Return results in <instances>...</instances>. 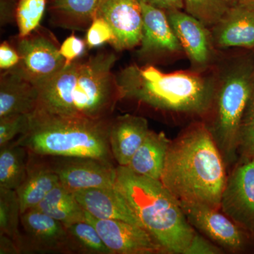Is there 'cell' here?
<instances>
[{"label": "cell", "mask_w": 254, "mask_h": 254, "mask_svg": "<svg viewBox=\"0 0 254 254\" xmlns=\"http://www.w3.org/2000/svg\"><path fill=\"white\" fill-rule=\"evenodd\" d=\"M21 60L17 50H14L7 42H4L0 46V68L1 69H10L18 64Z\"/></svg>", "instance_id": "cell-34"}, {"label": "cell", "mask_w": 254, "mask_h": 254, "mask_svg": "<svg viewBox=\"0 0 254 254\" xmlns=\"http://www.w3.org/2000/svg\"><path fill=\"white\" fill-rule=\"evenodd\" d=\"M96 16L104 18L113 30L114 40L110 44L115 49L130 50L141 44L143 16L136 0H107Z\"/></svg>", "instance_id": "cell-14"}, {"label": "cell", "mask_w": 254, "mask_h": 254, "mask_svg": "<svg viewBox=\"0 0 254 254\" xmlns=\"http://www.w3.org/2000/svg\"><path fill=\"white\" fill-rule=\"evenodd\" d=\"M115 186L125 195L142 226L167 254H185L195 234L183 210L160 180L115 168Z\"/></svg>", "instance_id": "cell-5"}, {"label": "cell", "mask_w": 254, "mask_h": 254, "mask_svg": "<svg viewBox=\"0 0 254 254\" xmlns=\"http://www.w3.org/2000/svg\"></svg>", "instance_id": "cell-37"}, {"label": "cell", "mask_w": 254, "mask_h": 254, "mask_svg": "<svg viewBox=\"0 0 254 254\" xmlns=\"http://www.w3.org/2000/svg\"><path fill=\"white\" fill-rule=\"evenodd\" d=\"M180 205L190 225L225 252L236 254L247 250L252 235L221 210L201 204Z\"/></svg>", "instance_id": "cell-7"}, {"label": "cell", "mask_w": 254, "mask_h": 254, "mask_svg": "<svg viewBox=\"0 0 254 254\" xmlns=\"http://www.w3.org/2000/svg\"><path fill=\"white\" fill-rule=\"evenodd\" d=\"M38 103L36 85L16 65L1 74L0 81V118L26 114L36 110Z\"/></svg>", "instance_id": "cell-18"}, {"label": "cell", "mask_w": 254, "mask_h": 254, "mask_svg": "<svg viewBox=\"0 0 254 254\" xmlns=\"http://www.w3.org/2000/svg\"><path fill=\"white\" fill-rule=\"evenodd\" d=\"M73 193L85 211L95 218L121 220L143 227L125 195L116 186L88 189Z\"/></svg>", "instance_id": "cell-17"}, {"label": "cell", "mask_w": 254, "mask_h": 254, "mask_svg": "<svg viewBox=\"0 0 254 254\" xmlns=\"http://www.w3.org/2000/svg\"><path fill=\"white\" fill-rule=\"evenodd\" d=\"M65 226L86 220V211L74 193L58 185L50 190L36 208Z\"/></svg>", "instance_id": "cell-22"}, {"label": "cell", "mask_w": 254, "mask_h": 254, "mask_svg": "<svg viewBox=\"0 0 254 254\" xmlns=\"http://www.w3.org/2000/svg\"><path fill=\"white\" fill-rule=\"evenodd\" d=\"M239 155L242 158L254 156V88L241 124Z\"/></svg>", "instance_id": "cell-29"}, {"label": "cell", "mask_w": 254, "mask_h": 254, "mask_svg": "<svg viewBox=\"0 0 254 254\" xmlns=\"http://www.w3.org/2000/svg\"><path fill=\"white\" fill-rule=\"evenodd\" d=\"M17 51L21 58L18 66L36 85L53 77L65 65L60 48L41 35L20 38Z\"/></svg>", "instance_id": "cell-13"}, {"label": "cell", "mask_w": 254, "mask_h": 254, "mask_svg": "<svg viewBox=\"0 0 254 254\" xmlns=\"http://www.w3.org/2000/svg\"><path fill=\"white\" fill-rule=\"evenodd\" d=\"M253 1H254V0H253Z\"/></svg>", "instance_id": "cell-38"}, {"label": "cell", "mask_w": 254, "mask_h": 254, "mask_svg": "<svg viewBox=\"0 0 254 254\" xmlns=\"http://www.w3.org/2000/svg\"><path fill=\"white\" fill-rule=\"evenodd\" d=\"M84 49L85 43L83 40L73 34L66 38L60 48V53L65 60L64 66L71 64L81 56Z\"/></svg>", "instance_id": "cell-32"}, {"label": "cell", "mask_w": 254, "mask_h": 254, "mask_svg": "<svg viewBox=\"0 0 254 254\" xmlns=\"http://www.w3.org/2000/svg\"><path fill=\"white\" fill-rule=\"evenodd\" d=\"M66 227L74 253L113 254L89 222L81 221Z\"/></svg>", "instance_id": "cell-25"}, {"label": "cell", "mask_w": 254, "mask_h": 254, "mask_svg": "<svg viewBox=\"0 0 254 254\" xmlns=\"http://www.w3.org/2000/svg\"><path fill=\"white\" fill-rule=\"evenodd\" d=\"M226 169L208 126L196 123L170 142L160 181L179 203L220 210Z\"/></svg>", "instance_id": "cell-1"}, {"label": "cell", "mask_w": 254, "mask_h": 254, "mask_svg": "<svg viewBox=\"0 0 254 254\" xmlns=\"http://www.w3.org/2000/svg\"><path fill=\"white\" fill-rule=\"evenodd\" d=\"M108 118H74L36 109L27 130L14 144L40 156L86 157L113 164Z\"/></svg>", "instance_id": "cell-4"}, {"label": "cell", "mask_w": 254, "mask_h": 254, "mask_svg": "<svg viewBox=\"0 0 254 254\" xmlns=\"http://www.w3.org/2000/svg\"><path fill=\"white\" fill-rule=\"evenodd\" d=\"M117 80L121 99L169 113L206 115L211 111L216 92L213 78L188 71L164 73L153 66H127Z\"/></svg>", "instance_id": "cell-3"}, {"label": "cell", "mask_w": 254, "mask_h": 254, "mask_svg": "<svg viewBox=\"0 0 254 254\" xmlns=\"http://www.w3.org/2000/svg\"><path fill=\"white\" fill-rule=\"evenodd\" d=\"M254 61H239L227 68L218 82L208 127L227 168L239 156L241 124L254 88Z\"/></svg>", "instance_id": "cell-6"}, {"label": "cell", "mask_w": 254, "mask_h": 254, "mask_svg": "<svg viewBox=\"0 0 254 254\" xmlns=\"http://www.w3.org/2000/svg\"><path fill=\"white\" fill-rule=\"evenodd\" d=\"M107 0H54L55 11L74 20L93 21Z\"/></svg>", "instance_id": "cell-28"}, {"label": "cell", "mask_w": 254, "mask_h": 254, "mask_svg": "<svg viewBox=\"0 0 254 254\" xmlns=\"http://www.w3.org/2000/svg\"><path fill=\"white\" fill-rule=\"evenodd\" d=\"M21 254V251L13 239L0 234V254Z\"/></svg>", "instance_id": "cell-36"}, {"label": "cell", "mask_w": 254, "mask_h": 254, "mask_svg": "<svg viewBox=\"0 0 254 254\" xmlns=\"http://www.w3.org/2000/svg\"><path fill=\"white\" fill-rule=\"evenodd\" d=\"M46 6V0H18L15 17L20 38L29 36L39 26Z\"/></svg>", "instance_id": "cell-27"}, {"label": "cell", "mask_w": 254, "mask_h": 254, "mask_svg": "<svg viewBox=\"0 0 254 254\" xmlns=\"http://www.w3.org/2000/svg\"><path fill=\"white\" fill-rule=\"evenodd\" d=\"M60 184L58 175L50 168L46 157L28 153L26 178L16 190L21 214L36 208L50 190Z\"/></svg>", "instance_id": "cell-20"}, {"label": "cell", "mask_w": 254, "mask_h": 254, "mask_svg": "<svg viewBox=\"0 0 254 254\" xmlns=\"http://www.w3.org/2000/svg\"><path fill=\"white\" fill-rule=\"evenodd\" d=\"M21 216L16 190L0 187V234L13 239L22 253L23 235L19 231Z\"/></svg>", "instance_id": "cell-24"}, {"label": "cell", "mask_w": 254, "mask_h": 254, "mask_svg": "<svg viewBox=\"0 0 254 254\" xmlns=\"http://www.w3.org/2000/svg\"><path fill=\"white\" fill-rule=\"evenodd\" d=\"M143 117L125 115L112 120L109 131L110 149L120 166H128L132 157L150 131Z\"/></svg>", "instance_id": "cell-19"}, {"label": "cell", "mask_w": 254, "mask_h": 254, "mask_svg": "<svg viewBox=\"0 0 254 254\" xmlns=\"http://www.w3.org/2000/svg\"><path fill=\"white\" fill-rule=\"evenodd\" d=\"M233 0H184L185 11L211 29L220 21Z\"/></svg>", "instance_id": "cell-26"}, {"label": "cell", "mask_w": 254, "mask_h": 254, "mask_svg": "<svg viewBox=\"0 0 254 254\" xmlns=\"http://www.w3.org/2000/svg\"><path fill=\"white\" fill-rule=\"evenodd\" d=\"M220 210L254 237V156L242 158L227 176Z\"/></svg>", "instance_id": "cell-8"}, {"label": "cell", "mask_w": 254, "mask_h": 254, "mask_svg": "<svg viewBox=\"0 0 254 254\" xmlns=\"http://www.w3.org/2000/svg\"><path fill=\"white\" fill-rule=\"evenodd\" d=\"M166 13L192 66L196 69L208 68L215 55L211 31L199 20L182 9L169 10Z\"/></svg>", "instance_id": "cell-12"}, {"label": "cell", "mask_w": 254, "mask_h": 254, "mask_svg": "<svg viewBox=\"0 0 254 254\" xmlns=\"http://www.w3.org/2000/svg\"><path fill=\"white\" fill-rule=\"evenodd\" d=\"M60 183L69 191L115 187L116 171L113 164L86 157L44 156Z\"/></svg>", "instance_id": "cell-9"}, {"label": "cell", "mask_w": 254, "mask_h": 254, "mask_svg": "<svg viewBox=\"0 0 254 254\" xmlns=\"http://www.w3.org/2000/svg\"><path fill=\"white\" fill-rule=\"evenodd\" d=\"M170 142L163 132L150 130L127 167L137 175L160 180Z\"/></svg>", "instance_id": "cell-21"}, {"label": "cell", "mask_w": 254, "mask_h": 254, "mask_svg": "<svg viewBox=\"0 0 254 254\" xmlns=\"http://www.w3.org/2000/svg\"><path fill=\"white\" fill-rule=\"evenodd\" d=\"M117 58L100 53L73 62L55 76L36 85L37 109L63 116L108 118L121 100L117 76L112 72Z\"/></svg>", "instance_id": "cell-2"}, {"label": "cell", "mask_w": 254, "mask_h": 254, "mask_svg": "<svg viewBox=\"0 0 254 254\" xmlns=\"http://www.w3.org/2000/svg\"><path fill=\"white\" fill-rule=\"evenodd\" d=\"M113 40V32L110 25L104 18L96 16L87 32V45L90 48H93L101 46L103 43H111Z\"/></svg>", "instance_id": "cell-31"}, {"label": "cell", "mask_w": 254, "mask_h": 254, "mask_svg": "<svg viewBox=\"0 0 254 254\" xmlns=\"http://www.w3.org/2000/svg\"><path fill=\"white\" fill-rule=\"evenodd\" d=\"M28 150L21 146L8 143L0 147V187L16 190L27 173Z\"/></svg>", "instance_id": "cell-23"}, {"label": "cell", "mask_w": 254, "mask_h": 254, "mask_svg": "<svg viewBox=\"0 0 254 254\" xmlns=\"http://www.w3.org/2000/svg\"><path fill=\"white\" fill-rule=\"evenodd\" d=\"M138 2L146 3L156 7L169 11L172 9H183L184 0H136Z\"/></svg>", "instance_id": "cell-35"}, {"label": "cell", "mask_w": 254, "mask_h": 254, "mask_svg": "<svg viewBox=\"0 0 254 254\" xmlns=\"http://www.w3.org/2000/svg\"><path fill=\"white\" fill-rule=\"evenodd\" d=\"M86 220L96 229L113 254H167L143 227L115 220H100L86 212Z\"/></svg>", "instance_id": "cell-10"}, {"label": "cell", "mask_w": 254, "mask_h": 254, "mask_svg": "<svg viewBox=\"0 0 254 254\" xmlns=\"http://www.w3.org/2000/svg\"><path fill=\"white\" fill-rule=\"evenodd\" d=\"M23 252H60L74 253L66 227L58 220L32 208L21 214Z\"/></svg>", "instance_id": "cell-11"}, {"label": "cell", "mask_w": 254, "mask_h": 254, "mask_svg": "<svg viewBox=\"0 0 254 254\" xmlns=\"http://www.w3.org/2000/svg\"><path fill=\"white\" fill-rule=\"evenodd\" d=\"M30 115L18 114L0 118V147L11 143L15 137L26 132Z\"/></svg>", "instance_id": "cell-30"}, {"label": "cell", "mask_w": 254, "mask_h": 254, "mask_svg": "<svg viewBox=\"0 0 254 254\" xmlns=\"http://www.w3.org/2000/svg\"><path fill=\"white\" fill-rule=\"evenodd\" d=\"M211 30L215 48L254 49V1L233 0Z\"/></svg>", "instance_id": "cell-15"}, {"label": "cell", "mask_w": 254, "mask_h": 254, "mask_svg": "<svg viewBox=\"0 0 254 254\" xmlns=\"http://www.w3.org/2000/svg\"><path fill=\"white\" fill-rule=\"evenodd\" d=\"M143 16V37L140 54L143 56L175 55L184 51L169 22L166 11L139 2Z\"/></svg>", "instance_id": "cell-16"}, {"label": "cell", "mask_w": 254, "mask_h": 254, "mask_svg": "<svg viewBox=\"0 0 254 254\" xmlns=\"http://www.w3.org/2000/svg\"><path fill=\"white\" fill-rule=\"evenodd\" d=\"M225 251L205 236L195 232L185 254H222Z\"/></svg>", "instance_id": "cell-33"}]
</instances>
